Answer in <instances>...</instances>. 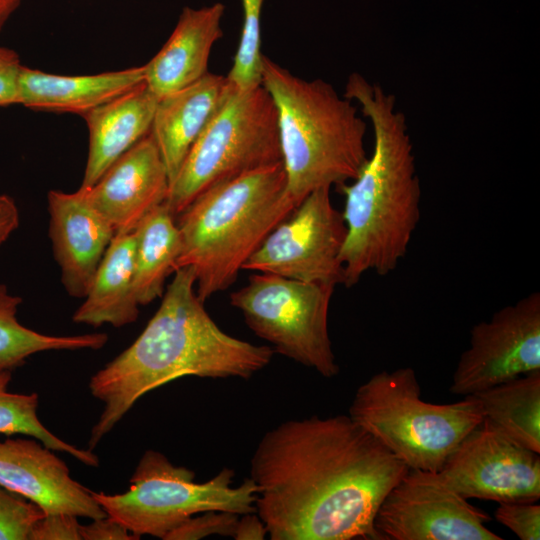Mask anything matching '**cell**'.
I'll use <instances>...</instances> for the list:
<instances>
[{"instance_id": "6da1fadb", "label": "cell", "mask_w": 540, "mask_h": 540, "mask_svg": "<svg viewBox=\"0 0 540 540\" xmlns=\"http://www.w3.org/2000/svg\"><path fill=\"white\" fill-rule=\"evenodd\" d=\"M409 470L349 415L280 423L250 460L272 540H381L376 513Z\"/></svg>"}, {"instance_id": "7a4b0ae2", "label": "cell", "mask_w": 540, "mask_h": 540, "mask_svg": "<svg viewBox=\"0 0 540 540\" xmlns=\"http://www.w3.org/2000/svg\"><path fill=\"white\" fill-rule=\"evenodd\" d=\"M156 313L138 338L89 381L104 403L91 429L94 449L146 393L187 376L249 379L265 368L274 350L224 332L195 289L191 267L174 271Z\"/></svg>"}, {"instance_id": "3957f363", "label": "cell", "mask_w": 540, "mask_h": 540, "mask_svg": "<svg viewBox=\"0 0 540 540\" xmlns=\"http://www.w3.org/2000/svg\"><path fill=\"white\" fill-rule=\"evenodd\" d=\"M371 124L373 150L357 177L337 188L345 197L346 237L340 260L343 285L367 272H393L405 257L420 220L421 187L406 117L396 98L359 73L343 94Z\"/></svg>"}, {"instance_id": "277c9868", "label": "cell", "mask_w": 540, "mask_h": 540, "mask_svg": "<svg viewBox=\"0 0 540 540\" xmlns=\"http://www.w3.org/2000/svg\"><path fill=\"white\" fill-rule=\"evenodd\" d=\"M298 206L287 190L283 162L220 183L177 218L181 249L175 270L191 267L205 302L231 286L270 232Z\"/></svg>"}, {"instance_id": "5b68a950", "label": "cell", "mask_w": 540, "mask_h": 540, "mask_svg": "<svg viewBox=\"0 0 540 540\" xmlns=\"http://www.w3.org/2000/svg\"><path fill=\"white\" fill-rule=\"evenodd\" d=\"M261 84L278 115L287 190L299 204L311 192L354 180L365 164L367 123L353 101L322 79L305 80L262 56Z\"/></svg>"}, {"instance_id": "8992f818", "label": "cell", "mask_w": 540, "mask_h": 540, "mask_svg": "<svg viewBox=\"0 0 540 540\" xmlns=\"http://www.w3.org/2000/svg\"><path fill=\"white\" fill-rule=\"evenodd\" d=\"M411 367L381 371L361 384L349 416L410 470L435 473L484 414L473 395L450 404L421 399Z\"/></svg>"}, {"instance_id": "52a82bcc", "label": "cell", "mask_w": 540, "mask_h": 540, "mask_svg": "<svg viewBox=\"0 0 540 540\" xmlns=\"http://www.w3.org/2000/svg\"><path fill=\"white\" fill-rule=\"evenodd\" d=\"M282 162L275 103L260 84L230 88L170 183L165 204L177 218L208 189Z\"/></svg>"}, {"instance_id": "ba28073f", "label": "cell", "mask_w": 540, "mask_h": 540, "mask_svg": "<svg viewBox=\"0 0 540 540\" xmlns=\"http://www.w3.org/2000/svg\"><path fill=\"white\" fill-rule=\"evenodd\" d=\"M195 472L174 465L162 453L146 450L121 494L92 491L106 512L141 538L160 539L202 512L217 510L240 515L256 512L257 487L249 477L233 486L234 470L223 468L211 479L195 482Z\"/></svg>"}, {"instance_id": "9c48e42d", "label": "cell", "mask_w": 540, "mask_h": 540, "mask_svg": "<svg viewBox=\"0 0 540 540\" xmlns=\"http://www.w3.org/2000/svg\"><path fill=\"white\" fill-rule=\"evenodd\" d=\"M335 286L255 272L230 295L247 326L279 354L332 378L340 367L328 331Z\"/></svg>"}, {"instance_id": "30bf717a", "label": "cell", "mask_w": 540, "mask_h": 540, "mask_svg": "<svg viewBox=\"0 0 540 540\" xmlns=\"http://www.w3.org/2000/svg\"><path fill=\"white\" fill-rule=\"evenodd\" d=\"M328 187L308 194L266 237L243 270L304 282L343 285L346 225Z\"/></svg>"}, {"instance_id": "8fae6325", "label": "cell", "mask_w": 540, "mask_h": 540, "mask_svg": "<svg viewBox=\"0 0 540 540\" xmlns=\"http://www.w3.org/2000/svg\"><path fill=\"white\" fill-rule=\"evenodd\" d=\"M539 455L507 438L484 418L439 471H411L466 499L536 502L540 498Z\"/></svg>"}, {"instance_id": "7c38bea8", "label": "cell", "mask_w": 540, "mask_h": 540, "mask_svg": "<svg viewBox=\"0 0 540 540\" xmlns=\"http://www.w3.org/2000/svg\"><path fill=\"white\" fill-rule=\"evenodd\" d=\"M540 370V293L533 292L474 325L449 391L474 395Z\"/></svg>"}, {"instance_id": "4fadbf2b", "label": "cell", "mask_w": 540, "mask_h": 540, "mask_svg": "<svg viewBox=\"0 0 540 540\" xmlns=\"http://www.w3.org/2000/svg\"><path fill=\"white\" fill-rule=\"evenodd\" d=\"M489 520L468 499L409 470L382 501L374 528L381 540H502Z\"/></svg>"}, {"instance_id": "5bb4252c", "label": "cell", "mask_w": 540, "mask_h": 540, "mask_svg": "<svg viewBox=\"0 0 540 540\" xmlns=\"http://www.w3.org/2000/svg\"><path fill=\"white\" fill-rule=\"evenodd\" d=\"M38 439L0 441V486L37 504L45 514L107 516L92 491L74 480L65 462Z\"/></svg>"}, {"instance_id": "9a60e30c", "label": "cell", "mask_w": 540, "mask_h": 540, "mask_svg": "<svg viewBox=\"0 0 540 540\" xmlns=\"http://www.w3.org/2000/svg\"><path fill=\"white\" fill-rule=\"evenodd\" d=\"M169 186L166 167L149 132L91 187L79 189L115 234H125L135 231L153 209L165 202Z\"/></svg>"}, {"instance_id": "2e32d148", "label": "cell", "mask_w": 540, "mask_h": 540, "mask_svg": "<svg viewBox=\"0 0 540 540\" xmlns=\"http://www.w3.org/2000/svg\"><path fill=\"white\" fill-rule=\"evenodd\" d=\"M49 237L68 295L84 298L115 232L82 190H50Z\"/></svg>"}, {"instance_id": "e0dca14e", "label": "cell", "mask_w": 540, "mask_h": 540, "mask_svg": "<svg viewBox=\"0 0 540 540\" xmlns=\"http://www.w3.org/2000/svg\"><path fill=\"white\" fill-rule=\"evenodd\" d=\"M225 5L185 6L162 48L145 65V85L158 98L180 90L208 72L214 44L223 36Z\"/></svg>"}, {"instance_id": "ac0fdd59", "label": "cell", "mask_w": 540, "mask_h": 540, "mask_svg": "<svg viewBox=\"0 0 540 540\" xmlns=\"http://www.w3.org/2000/svg\"><path fill=\"white\" fill-rule=\"evenodd\" d=\"M229 88L227 76L207 72L192 84L158 99L150 133L170 183Z\"/></svg>"}, {"instance_id": "d6986e66", "label": "cell", "mask_w": 540, "mask_h": 540, "mask_svg": "<svg viewBox=\"0 0 540 540\" xmlns=\"http://www.w3.org/2000/svg\"><path fill=\"white\" fill-rule=\"evenodd\" d=\"M157 102L143 83L82 115L89 132V149L80 188L91 187L150 132Z\"/></svg>"}, {"instance_id": "ffe728a7", "label": "cell", "mask_w": 540, "mask_h": 540, "mask_svg": "<svg viewBox=\"0 0 540 540\" xmlns=\"http://www.w3.org/2000/svg\"><path fill=\"white\" fill-rule=\"evenodd\" d=\"M144 65L92 75H59L22 66L19 104L36 111H88L145 83Z\"/></svg>"}, {"instance_id": "44dd1931", "label": "cell", "mask_w": 540, "mask_h": 540, "mask_svg": "<svg viewBox=\"0 0 540 540\" xmlns=\"http://www.w3.org/2000/svg\"><path fill=\"white\" fill-rule=\"evenodd\" d=\"M135 231L115 234L93 277L75 323L119 328L135 322L139 303L134 290Z\"/></svg>"}, {"instance_id": "7402d4cb", "label": "cell", "mask_w": 540, "mask_h": 540, "mask_svg": "<svg viewBox=\"0 0 540 540\" xmlns=\"http://www.w3.org/2000/svg\"><path fill=\"white\" fill-rule=\"evenodd\" d=\"M181 249L175 217L165 203L153 209L135 229L134 290L139 305L164 293Z\"/></svg>"}, {"instance_id": "603a6c76", "label": "cell", "mask_w": 540, "mask_h": 540, "mask_svg": "<svg viewBox=\"0 0 540 540\" xmlns=\"http://www.w3.org/2000/svg\"><path fill=\"white\" fill-rule=\"evenodd\" d=\"M473 396L484 418L507 438L540 454V370L520 375Z\"/></svg>"}, {"instance_id": "cb8c5ba5", "label": "cell", "mask_w": 540, "mask_h": 540, "mask_svg": "<svg viewBox=\"0 0 540 540\" xmlns=\"http://www.w3.org/2000/svg\"><path fill=\"white\" fill-rule=\"evenodd\" d=\"M22 298L0 284V370L14 371L33 354L49 350H79L102 348L108 341L106 333L54 336L42 334L22 325L17 311Z\"/></svg>"}, {"instance_id": "d4e9b609", "label": "cell", "mask_w": 540, "mask_h": 540, "mask_svg": "<svg viewBox=\"0 0 540 540\" xmlns=\"http://www.w3.org/2000/svg\"><path fill=\"white\" fill-rule=\"evenodd\" d=\"M11 380V371L0 370V434L31 436L54 451L70 454L87 466H99V458L91 449L71 445L47 429L38 418V394L10 392Z\"/></svg>"}, {"instance_id": "484cf974", "label": "cell", "mask_w": 540, "mask_h": 540, "mask_svg": "<svg viewBox=\"0 0 540 540\" xmlns=\"http://www.w3.org/2000/svg\"><path fill=\"white\" fill-rule=\"evenodd\" d=\"M241 1V38L227 78L236 87L249 89L261 84V14L265 0Z\"/></svg>"}, {"instance_id": "4316f807", "label": "cell", "mask_w": 540, "mask_h": 540, "mask_svg": "<svg viewBox=\"0 0 540 540\" xmlns=\"http://www.w3.org/2000/svg\"><path fill=\"white\" fill-rule=\"evenodd\" d=\"M44 515L37 504L0 486V540H29Z\"/></svg>"}, {"instance_id": "83f0119b", "label": "cell", "mask_w": 540, "mask_h": 540, "mask_svg": "<svg viewBox=\"0 0 540 540\" xmlns=\"http://www.w3.org/2000/svg\"><path fill=\"white\" fill-rule=\"evenodd\" d=\"M238 514L210 510L194 515L171 530L163 540H199L218 535L233 537Z\"/></svg>"}, {"instance_id": "f1b7e54d", "label": "cell", "mask_w": 540, "mask_h": 540, "mask_svg": "<svg viewBox=\"0 0 540 540\" xmlns=\"http://www.w3.org/2000/svg\"><path fill=\"white\" fill-rule=\"evenodd\" d=\"M494 515L521 540L540 539V505L536 502H501Z\"/></svg>"}, {"instance_id": "f546056e", "label": "cell", "mask_w": 540, "mask_h": 540, "mask_svg": "<svg viewBox=\"0 0 540 540\" xmlns=\"http://www.w3.org/2000/svg\"><path fill=\"white\" fill-rule=\"evenodd\" d=\"M77 518L66 513L45 514L35 523L29 540H81Z\"/></svg>"}, {"instance_id": "4dcf8cb0", "label": "cell", "mask_w": 540, "mask_h": 540, "mask_svg": "<svg viewBox=\"0 0 540 540\" xmlns=\"http://www.w3.org/2000/svg\"><path fill=\"white\" fill-rule=\"evenodd\" d=\"M22 66L16 51L0 46V107L19 104Z\"/></svg>"}, {"instance_id": "1f68e13d", "label": "cell", "mask_w": 540, "mask_h": 540, "mask_svg": "<svg viewBox=\"0 0 540 540\" xmlns=\"http://www.w3.org/2000/svg\"><path fill=\"white\" fill-rule=\"evenodd\" d=\"M81 540H138V536L109 516L81 525Z\"/></svg>"}, {"instance_id": "d6a6232c", "label": "cell", "mask_w": 540, "mask_h": 540, "mask_svg": "<svg viewBox=\"0 0 540 540\" xmlns=\"http://www.w3.org/2000/svg\"><path fill=\"white\" fill-rule=\"evenodd\" d=\"M238 518L233 539L235 540H262L268 535L267 528L256 512L240 515Z\"/></svg>"}, {"instance_id": "836d02e7", "label": "cell", "mask_w": 540, "mask_h": 540, "mask_svg": "<svg viewBox=\"0 0 540 540\" xmlns=\"http://www.w3.org/2000/svg\"><path fill=\"white\" fill-rule=\"evenodd\" d=\"M20 214L14 199L0 194V246L18 228Z\"/></svg>"}, {"instance_id": "e575fe53", "label": "cell", "mask_w": 540, "mask_h": 540, "mask_svg": "<svg viewBox=\"0 0 540 540\" xmlns=\"http://www.w3.org/2000/svg\"><path fill=\"white\" fill-rule=\"evenodd\" d=\"M23 0H0V32Z\"/></svg>"}]
</instances>
